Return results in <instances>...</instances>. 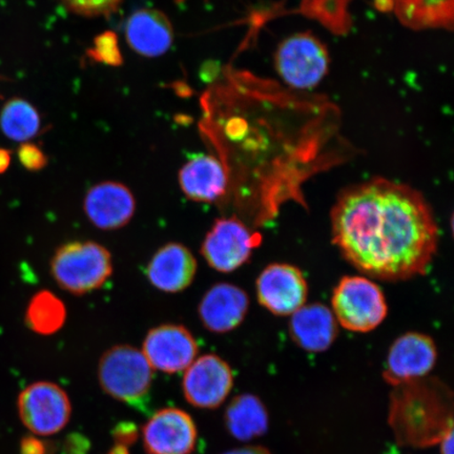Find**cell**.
<instances>
[{"instance_id": "cell-23", "label": "cell", "mask_w": 454, "mask_h": 454, "mask_svg": "<svg viewBox=\"0 0 454 454\" xmlns=\"http://www.w3.org/2000/svg\"><path fill=\"white\" fill-rule=\"evenodd\" d=\"M67 309L53 293L41 291L34 294L26 310V325L41 336H51L64 326Z\"/></svg>"}, {"instance_id": "cell-13", "label": "cell", "mask_w": 454, "mask_h": 454, "mask_svg": "<svg viewBox=\"0 0 454 454\" xmlns=\"http://www.w3.org/2000/svg\"><path fill=\"white\" fill-rule=\"evenodd\" d=\"M197 340L189 329L178 325H163L147 333L142 354L153 369L177 373L189 368L198 355Z\"/></svg>"}, {"instance_id": "cell-5", "label": "cell", "mask_w": 454, "mask_h": 454, "mask_svg": "<svg viewBox=\"0 0 454 454\" xmlns=\"http://www.w3.org/2000/svg\"><path fill=\"white\" fill-rule=\"evenodd\" d=\"M154 369L142 351L130 345H116L102 355L98 364L101 388L114 399L142 406L150 395Z\"/></svg>"}, {"instance_id": "cell-6", "label": "cell", "mask_w": 454, "mask_h": 454, "mask_svg": "<svg viewBox=\"0 0 454 454\" xmlns=\"http://www.w3.org/2000/svg\"><path fill=\"white\" fill-rule=\"evenodd\" d=\"M339 326L366 333L382 325L388 314L385 294L365 276H346L334 287L332 309Z\"/></svg>"}, {"instance_id": "cell-4", "label": "cell", "mask_w": 454, "mask_h": 454, "mask_svg": "<svg viewBox=\"0 0 454 454\" xmlns=\"http://www.w3.org/2000/svg\"><path fill=\"white\" fill-rule=\"evenodd\" d=\"M51 274L66 292L84 294L104 286L113 274L112 255L93 241L65 244L51 260Z\"/></svg>"}, {"instance_id": "cell-7", "label": "cell", "mask_w": 454, "mask_h": 454, "mask_svg": "<svg viewBox=\"0 0 454 454\" xmlns=\"http://www.w3.org/2000/svg\"><path fill=\"white\" fill-rule=\"evenodd\" d=\"M276 69L286 87L309 92L327 75L329 56L325 45L309 33L288 37L278 48Z\"/></svg>"}, {"instance_id": "cell-30", "label": "cell", "mask_w": 454, "mask_h": 454, "mask_svg": "<svg viewBox=\"0 0 454 454\" xmlns=\"http://www.w3.org/2000/svg\"><path fill=\"white\" fill-rule=\"evenodd\" d=\"M403 4L410 5V7H431V5H444L451 0H400Z\"/></svg>"}, {"instance_id": "cell-27", "label": "cell", "mask_w": 454, "mask_h": 454, "mask_svg": "<svg viewBox=\"0 0 454 454\" xmlns=\"http://www.w3.org/2000/svg\"><path fill=\"white\" fill-rule=\"evenodd\" d=\"M113 438L115 444L123 446H132L137 441L139 433L137 426L132 422H121L116 425L113 429Z\"/></svg>"}, {"instance_id": "cell-29", "label": "cell", "mask_w": 454, "mask_h": 454, "mask_svg": "<svg viewBox=\"0 0 454 454\" xmlns=\"http://www.w3.org/2000/svg\"><path fill=\"white\" fill-rule=\"evenodd\" d=\"M90 444L82 435L73 434L66 440L65 450L67 454H84Z\"/></svg>"}, {"instance_id": "cell-8", "label": "cell", "mask_w": 454, "mask_h": 454, "mask_svg": "<svg viewBox=\"0 0 454 454\" xmlns=\"http://www.w3.org/2000/svg\"><path fill=\"white\" fill-rule=\"evenodd\" d=\"M261 238L236 215L219 218L204 238L201 254L212 269L227 274L247 262Z\"/></svg>"}, {"instance_id": "cell-28", "label": "cell", "mask_w": 454, "mask_h": 454, "mask_svg": "<svg viewBox=\"0 0 454 454\" xmlns=\"http://www.w3.org/2000/svg\"><path fill=\"white\" fill-rule=\"evenodd\" d=\"M21 454H48L47 446L43 440L34 438V436H26L20 442Z\"/></svg>"}, {"instance_id": "cell-24", "label": "cell", "mask_w": 454, "mask_h": 454, "mask_svg": "<svg viewBox=\"0 0 454 454\" xmlns=\"http://www.w3.org/2000/svg\"><path fill=\"white\" fill-rule=\"evenodd\" d=\"M89 54L94 60L107 66L122 65L123 59L118 39L116 34L113 32H105L96 37L93 48L89 51Z\"/></svg>"}, {"instance_id": "cell-2", "label": "cell", "mask_w": 454, "mask_h": 454, "mask_svg": "<svg viewBox=\"0 0 454 454\" xmlns=\"http://www.w3.org/2000/svg\"><path fill=\"white\" fill-rule=\"evenodd\" d=\"M334 246L367 278L397 282L423 276L438 253L433 208L413 187L374 178L346 187L331 212Z\"/></svg>"}, {"instance_id": "cell-14", "label": "cell", "mask_w": 454, "mask_h": 454, "mask_svg": "<svg viewBox=\"0 0 454 454\" xmlns=\"http://www.w3.org/2000/svg\"><path fill=\"white\" fill-rule=\"evenodd\" d=\"M147 454H190L195 450L197 428L189 413L178 408H164L142 429Z\"/></svg>"}, {"instance_id": "cell-33", "label": "cell", "mask_w": 454, "mask_h": 454, "mask_svg": "<svg viewBox=\"0 0 454 454\" xmlns=\"http://www.w3.org/2000/svg\"><path fill=\"white\" fill-rule=\"evenodd\" d=\"M12 162V155L11 152L4 147H0V174L7 172Z\"/></svg>"}, {"instance_id": "cell-31", "label": "cell", "mask_w": 454, "mask_h": 454, "mask_svg": "<svg viewBox=\"0 0 454 454\" xmlns=\"http://www.w3.org/2000/svg\"><path fill=\"white\" fill-rule=\"evenodd\" d=\"M223 454H271L268 448L262 446H247L227 451Z\"/></svg>"}, {"instance_id": "cell-26", "label": "cell", "mask_w": 454, "mask_h": 454, "mask_svg": "<svg viewBox=\"0 0 454 454\" xmlns=\"http://www.w3.org/2000/svg\"><path fill=\"white\" fill-rule=\"evenodd\" d=\"M17 157L21 163V166L30 172H38L47 166L48 158L41 147L31 142H25L20 145L19 151H17Z\"/></svg>"}, {"instance_id": "cell-9", "label": "cell", "mask_w": 454, "mask_h": 454, "mask_svg": "<svg viewBox=\"0 0 454 454\" xmlns=\"http://www.w3.org/2000/svg\"><path fill=\"white\" fill-rule=\"evenodd\" d=\"M22 424L36 435L59 433L70 422L72 405L69 395L52 382H36L21 391L19 401Z\"/></svg>"}, {"instance_id": "cell-21", "label": "cell", "mask_w": 454, "mask_h": 454, "mask_svg": "<svg viewBox=\"0 0 454 454\" xmlns=\"http://www.w3.org/2000/svg\"><path fill=\"white\" fill-rule=\"evenodd\" d=\"M225 425L235 439L251 441L268 431V410L258 396L248 394L238 395L226 408Z\"/></svg>"}, {"instance_id": "cell-25", "label": "cell", "mask_w": 454, "mask_h": 454, "mask_svg": "<svg viewBox=\"0 0 454 454\" xmlns=\"http://www.w3.org/2000/svg\"><path fill=\"white\" fill-rule=\"evenodd\" d=\"M67 8L84 16H106L115 11L123 0H61Z\"/></svg>"}, {"instance_id": "cell-34", "label": "cell", "mask_w": 454, "mask_h": 454, "mask_svg": "<svg viewBox=\"0 0 454 454\" xmlns=\"http://www.w3.org/2000/svg\"><path fill=\"white\" fill-rule=\"evenodd\" d=\"M106 454H129V447L115 444L111 448L109 452H107Z\"/></svg>"}, {"instance_id": "cell-22", "label": "cell", "mask_w": 454, "mask_h": 454, "mask_svg": "<svg viewBox=\"0 0 454 454\" xmlns=\"http://www.w3.org/2000/svg\"><path fill=\"white\" fill-rule=\"evenodd\" d=\"M41 127L36 107L25 99H10L0 111V129L11 140L25 144L35 137Z\"/></svg>"}, {"instance_id": "cell-19", "label": "cell", "mask_w": 454, "mask_h": 454, "mask_svg": "<svg viewBox=\"0 0 454 454\" xmlns=\"http://www.w3.org/2000/svg\"><path fill=\"white\" fill-rule=\"evenodd\" d=\"M289 333L300 348L310 354H320L331 348L336 340L339 325L326 305L305 304L291 316Z\"/></svg>"}, {"instance_id": "cell-20", "label": "cell", "mask_w": 454, "mask_h": 454, "mask_svg": "<svg viewBox=\"0 0 454 454\" xmlns=\"http://www.w3.org/2000/svg\"><path fill=\"white\" fill-rule=\"evenodd\" d=\"M126 37L136 53L152 59L168 52L174 42V30L160 11L141 9L129 17Z\"/></svg>"}, {"instance_id": "cell-18", "label": "cell", "mask_w": 454, "mask_h": 454, "mask_svg": "<svg viewBox=\"0 0 454 454\" xmlns=\"http://www.w3.org/2000/svg\"><path fill=\"white\" fill-rule=\"evenodd\" d=\"M179 185L190 200L201 203L217 202L229 192L230 178L217 157L192 156L179 172Z\"/></svg>"}, {"instance_id": "cell-12", "label": "cell", "mask_w": 454, "mask_h": 454, "mask_svg": "<svg viewBox=\"0 0 454 454\" xmlns=\"http://www.w3.org/2000/svg\"><path fill=\"white\" fill-rule=\"evenodd\" d=\"M234 385L229 363L217 355L198 357L186 369L183 381L185 399L191 405L214 410L226 400Z\"/></svg>"}, {"instance_id": "cell-15", "label": "cell", "mask_w": 454, "mask_h": 454, "mask_svg": "<svg viewBox=\"0 0 454 454\" xmlns=\"http://www.w3.org/2000/svg\"><path fill=\"white\" fill-rule=\"evenodd\" d=\"M83 208L90 223L98 229L115 231L132 220L136 200L128 186L106 181L90 187L85 195Z\"/></svg>"}, {"instance_id": "cell-3", "label": "cell", "mask_w": 454, "mask_h": 454, "mask_svg": "<svg viewBox=\"0 0 454 454\" xmlns=\"http://www.w3.org/2000/svg\"><path fill=\"white\" fill-rule=\"evenodd\" d=\"M389 423L405 445L428 447L440 442L452 424V394L440 380L423 378L395 386Z\"/></svg>"}, {"instance_id": "cell-32", "label": "cell", "mask_w": 454, "mask_h": 454, "mask_svg": "<svg viewBox=\"0 0 454 454\" xmlns=\"http://www.w3.org/2000/svg\"><path fill=\"white\" fill-rule=\"evenodd\" d=\"M453 440L454 435L452 428L450 431H448V433L444 436H442V439L440 442L442 454H453Z\"/></svg>"}, {"instance_id": "cell-11", "label": "cell", "mask_w": 454, "mask_h": 454, "mask_svg": "<svg viewBox=\"0 0 454 454\" xmlns=\"http://www.w3.org/2000/svg\"><path fill=\"white\" fill-rule=\"evenodd\" d=\"M438 361V349L427 334L411 332L391 344L383 378L389 385L399 386L427 377Z\"/></svg>"}, {"instance_id": "cell-17", "label": "cell", "mask_w": 454, "mask_h": 454, "mask_svg": "<svg viewBox=\"0 0 454 454\" xmlns=\"http://www.w3.org/2000/svg\"><path fill=\"white\" fill-rule=\"evenodd\" d=\"M197 260L181 243H168L159 248L146 266L147 280L163 293L184 291L196 277Z\"/></svg>"}, {"instance_id": "cell-1", "label": "cell", "mask_w": 454, "mask_h": 454, "mask_svg": "<svg viewBox=\"0 0 454 454\" xmlns=\"http://www.w3.org/2000/svg\"><path fill=\"white\" fill-rule=\"evenodd\" d=\"M203 106V130L229 174V192L255 225L275 219L289 201L305 207L306 181L356 153L332 101L249 72L226 71Z\"/></svg>"}, {"instance_id": "cell-10", "label": "cell", "mask_w": 454, "mask_h": 454, "mask_svg": "<svg viewBox=\"0 0 454 454\" xmlns=\"http://www.w3.org/2000/svg\"><path fill=\"white\" fill-rule=\"evenodd\" d=\"M259 303L276 316H292L306 304L309 284L297 266L272 263L261 271L255 283Z\"/></svg>"}, {"instance_id": "cell-16", "label": "cell", "mask_w": 454, "mask_h": 454, "mask_svg": "<svg viewBox=\"0 0 454 454\" xmlns=\"http://www.w3.org/2000/svg\"><path fill=\"white\" fill-rule=\"evenodd\" d=\"M248 309L247 292L234 284L218 283L204 294L198 312L207 331L225 333L241 325Z\"/></svg>"}]
</instances>
